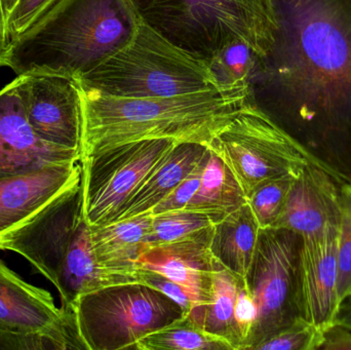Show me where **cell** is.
Instances as JSON below:
<instances>
[{"instance_id": "12", "label": "cell", "mask_w": 351, "mask_h": 350, "mask_svg": "<svg viewBox=\"0 0 351 350\" xmlns=\"http://www.w3.org/2000/svg\"><path fill=\"white\" fill-rule=\"evenodd\" d=\"M0 330L39 334L58 349H86L73 308H58L47 290L23 281L0 260Z\"/></svg>"}, {"instance_id": "7", "label": "cell", "mask_w": 351, "mask_h": 350, "mask_svg": "<svg viewBox=\"0 0 351 350\" xmlns=\"http://www.w3.org/2000/svg\"><path fill=\"white\" fill-rule=\"evenodd\" d=\"M72 308L86 350L133 349L140 339L184 316L174 300L140 283L84 294Z\"/></svg>"}, {"instance_id": "2", "label": "cell", "mask_w": 351, "mask_h": 350, "mask_svg": "<svg viewBox=\"0 0 351 350\" xmlns=\"http://www.w3.org/2000/svg\"><path fill=\"white\" fill-rule=\"evenodd\" d=\"M80 90L82 158L147 139L208 146L247 104V86L165 98H121L88 88Z\"/></svg>"}, {"instance_id": "9", "label": "cell", "mask_w": 351, "mask_h": 350, "mask_svg": "<svg viewBox=\"0 0 351 350\" xmlns=\"http://www.w3.org/2000/svg\"><path fill=\"white\" fill-rule=\"evenodd\" d=\"M208 148L230 168L247 197L264 181L297 175L309 162L290 138L249 104Z\"/></svg>"}, {"instance_id": "29", "label": "cell", "mask_w": 351, "mask_h": 350, "mask_svg": "<svg viewBox=\"0 0 351 350\" xmlns=\"http://www.w3.org/2000/svg\"><path fill=\"white\" fill-rule=\"evenodd\" d=\"M322 336L323 331L311 323L302 321L264 341L255 350H317Z\"/></svg>"}, {"instance_id": "30", "label": "cell", "mask_w": 351, "mask_h": 350, "mask_svg": "<svg viewBox=\"0 0 351 350\" xmlns=\"http://www.w3.org/2000/svg\"><path fill=\"white\" fill-rule=\"evenodd\" d=\"M210 153V150L208 148V152L202 158V162L190 173L189 176L186 177L175 189H173L152 210V215L185 209L186 205H188L190 199L193 197L199 187L202 173H204V168L208 162Z\"/></svg>"}, {"instance_id": "1", "label": "cell", "mask_w": 351, "mask_h": 350, "mask_svg": "<svg viewBox=\"0 0 351 350\" xmlns=\"http://www.w3.org/2000/svg\"><path fill=\"white\" fill-rule=\"evenodd\" d=\"M272 41L254 55L247 104L309 162L351 183V0H271Z\"/></svg>"}, {"instance_id": "5", "label": "cell", "mask_w": 351, "mask_h": 350, "mask_svg": "<svg viewBox=\"0 0 351 350\" xmlns=\"http://www.w3.org/2000/svg\"><path fill=\"white\" fill-rule=\"evenodd\" d=\"M76 80L80 88L121 98H165L218 88L208 63L142 21L127 47Z\"/></svg>"}, {"instance_id": "6", "label": "cell", "mask_w": 351, "mask_h": 350, "mask_svg": "<svg viewBox=\"0 0 351 350\" xmlns=\"http://www.w3.org/2000/svg\"><path fill=\"white\" fill-rule=\"evenodd\" d=\"M301 234L286 228H260L245 285L257 305V320L245 350L307 321L303 289ZM308 322V321H307Z\"/></svg>"}, {"instance_id": "36", "label": "cell", "mask_w": 351, "mask_h": 350, "mask_svg": "<svg viewBox=\"0 0 351 350\" xmlns=\"http://www.w3.org/2000/svg\"><path fill=\"white\" fill-rule=\"evenodd\" d=\"M351 328V295L344 298L338 306L334 322Z\"/></svg>"}, {"instance_id": "3", "label": "cell", "mask_w": 351, "mask_h": 350, "mask_svg": "<svg viewBox=\"0 0 351 350\" xmlns=\"http://www.w3.org/2000/svg\"><path fill=\"white\" fill-rule=\"evenodd\" d=\"M140 23L129 0H59L10 39L6 66L18 76L49 73L77 79L127 47Z\"/></svg>"}, {"instance_id": "16", "label": "cell", "mask_w": 351, "mask_h": 350, "mask_svg": "<svg viewBox=\"0 0 351 350\" xmlns=\"http://www.w3.org/2000/svg\"><path fill=\"white\" fill-rule=\"evenodd\" d=\"M340 184L323 168L307 162L295 177L274 227L286 228L308 238L330 224L340 223Z\"/></svg>"}, {"instance_id": "34", "label": "cell", "mask_w": 351, "mask_h": 350, "mask_svg": "<svg viewBox=\"0 0 351 350\" xmlns=\"http://www.w3.org/2000/svg\"><path fill=\"white\" fill-rule=\"evenodd\" d=\"M58 349L45 336L0 330V350Z\"/></svg>"}, {"instance_id": "15", "label": "cell", "mask_w": 351, "mask_h": 350, "mask_svg": "<svg viewBox=\"0 0 351 350\" xmlns=\"http://www.w3.org/2000/svg\"><path fill=\"white\" fill-rule=\"evenodd\" d=\"M82 162H66L0 179V238L82 180Z\"/></svg>"}, {"instance_id": "32", "label": "cell", "mask_w": 351, "mask_h": 350, "mask_svg": "<svg viewBox=\"0 0 351 350\" xmlns=\"http://www.w3.org/2000/svg\"><path fill=\"white\" fill-rule=\"evenodd\" d=\"M137 271L140 277V284L154 288L174 300L176 303L181 306L184 316H187L193 310L194 303L192 302L191 298L186 293L183 288L180 287L172 279H168L156 271H147V269L137 268Z\"/></svg>"}, {"instance_id": "18", "label": "cell", "mask_w": 351, "mask_h": 350, "mask_svg": "<svg viewBox=\"0 0 351 350\" xmlns=\"http://www.w3.org/2000/svg\"><path fill=\"white\" fill-rule=\"evenodd\" d=\"M140 283L137 269L113 271L101 266L90 242V226L82 220L62 263L55 287L61 296L62 308H72L78 297L110 286Z\"/></svg>"}, {"instance_id": "33", "label": "cell", "mask_w": 351, "mask_h": 350, "mask_svg": "<svg viewBox=\"0 0 351 350\" xmlns=\"http://www.w3.org/2000/svg\"><path fill=\"white\" fill-rule=\"evenodd\" d=\"M257 305L247 290L245 279L241 283L235 302L234 318L241 340V350H245V345L251 336L252 331L257 320Z\"/></svg>"}, {"instance_id": "28", "label": "cell", "mask_w": 351, "mask_h": 350, "mask_svg": "<svg viewBox=\"0 0 351 350\" xmlns=\"http://www.w3.org/2000/svg\"><path fill=\"white\" fill-rule=\"evenodd\" d=\"M340 209L337 294L341 302L351 295V183L340 184Z\"/></svg>"}, {"instance_id": "19", "label": "cell", "mask_w": 351, "mask_h": 350, "mask_svg": "<svg viewBox=\"0 0 351 350\" xmlns=\"http://www.w3.org/2000/svg\"><path fill=\"white\" fill-rule=\"evenodd\" d=\"M208 150V146L204 144L178 142L128 201L117 221L152 211L186 177L189 176Z\"/></svg>"}, {"instance_id": "23", "label": "cell", "mask_w": 351, "mask_h": 350, "mask_svg": "<svg viewBox=\"0 0 351 350\" xmlns=\"http://www.w3.org/2000/svg\"><path fill=\"white\" fill-rule=\"evenodd\" d=\"M243 279L226 268L217 271L213 279L212 301L206 306H195L189 314L206 332L226 341L234 350L241 349L234 308Z\"/></svg>"}, {"instance_id": "25", "label": "cell", "mask_w": 351, "mask_h": 350, "mask_svg": "<svg viewBox=\"0 0 351 350\" xmlns=\"http://www.w3.org/2000/svg\"><path fill=\"white\" fill-rule=\"evenodd\" d=\"M215 223L206 214L178 210L154 215L146 238L148 249L195 238Z\"/></svg>"}, {"instance_id": "24", "label": "cell", "mask_w": 351, "mask_h": 350, "mask_svg": "<svg viewBox=\"0 0 351 350\" xmlns=\"http://www.w3.org/2000/svg\"><path fill=\"white\" fill-rule=\"evenodd\" d=\"M136 350H234L226 341L206 332L187 314L140 339Z\"/></svg>"}, {"instance_id": "37", "label": "cell", "mask_w": 351, "mask_h": 350, "mask_svg": "<svg viewBox=\"0 0 351 350\" xmlns=\"http://www.w3.org/2000/svg\"><path fill=\"white\" fill-rule=\"evenodd\" d=\"M19 0H0V14H1L4 23H5V27L8 18H10Z\"/></svg>"}, {"instance_id": "8", "label": "cell", "mask_w": 351, "mask_h": 350, "mask_svg": "<svg viewBox=\"0 0 351 350\" xmlns=\"http://www.w3.org/2000/svg\"><path fill=\"white\" fill-rule=\"evenodd\" d=\"M178 142L147 139L82 158L84 218L88 225L117 221L125 205Z\"/></svg>"}, {"instance_id": "26", "label": "cell", "mask_w": 351, "mask_h": 350, "mask_svg": "<svg viewBox=\"0 0 351 350\" xmlns=\"http://www.w3.org/2000/svg\"><path fill=\"white\" fill-rule=\"evenodd\" d=\"M253 49L241 40L225 47L208 62L210 73L219 90L247 86L254 64Z\"/></svg>"}, {"instance_id": "39", "label": "cell", "mask_w": 351, "mask_h": 350, "mask_svg": "<svg viewBox=\"0 0 351 350\" xmlns=\"http://www.w3.org/2000/svg\"><path fill=\"white\" fill-rule=\"evenodd\" d=\"M0 34L3 35L4 37L8 39V33H6L5 23H4L1 14H0ZM8 40H10V39H8Z\"/></svg>"}, {"instance_id": "38", "label": "cell", "mask_w": 351, "mask_h": 350, "mask_svg": "<svg viewBox=\"0 0 351 350\" xmlns=\"http://www.w3.org/2000/svg\"><path fill=\"white\" fill-rule=\"evenodd\" d=\"M8 49H10V40L3 35L0 34V67L6 66Z\"/></svg>"}, {"instance_id": "21", "label": "cell", "mask_w": 351, "mask_h": 350, "mask_svg": "<svg viewBox=\"0 0 351 350\" xmlns=\"http://www.w3.org/2000/svg\"><path fill=\"white\" fill-rule=\"evenodd\" d=\"M260 225L245 203L214 225L210 249L227 271L245 279L253 260Z\"/></svg>"}, {"instance_id": "17", "label": "cell", "mask_w": 351, "mask_h": 350, "mask_svg": "<svg viewBox=\"0 0 351 350\" xmlns=\"http://www.w3.org/2000/svg\"><path fill=\"white\" fill-rule=\"evenodd\" d=\"M340 223L304 238L303 289L307 321L323 331L333 324L340 302L337 294Z\"/></svg>"}, {"instance_id": "11", "label": "cell", "mask_w": 351, "mask_h": 350, "mask_svg": "<svg viewBox=\"0 0 351 350\" xmlns=\"http://www.w3.org/2000/svg\"><path fill=\"white\" fill-rule=\"evenodd\" d=\"M27 121L43 141L82 154V90L75 78L29 73L16 78Z\"/></svg>"}, {"instance_id": "27", "label": "cell", "mask_w": 351, "mask_h": 350, "mask_svg": "<svg viewBox=\"0 0 351 350\" xmlns=\"http://www.w3.org/2000/svg\"><path fill=\"white\" fill-rule=\"evenodd\" d=\"M296 175L268 179L258 185L247 197L260 228L274 227L282 215Z\"/></svg>"}, {"instance_id": "20", "label": "cell", "mask_w": 351, "mask_h": 350, "mask_svg": "<svg viewBox=\"0 0 351 350\" xmlns=\"http://www.w3.org/2000/svg\"><path fill=\"white\" fill-rule=\"evenodd\" d=\"M152 218L150 211L106 225H88L93 251L99 264L113 271L137 269L138 259L147 250L146 238Z\"/></svg>"}, {"instance_id": "35", "label": "cell", "mask_w": 351, "mask_h": 350, "mask_svg": "<svg viewBox=\"0 0 351 350\" xmlns=\"http://www.w3.org/2000/svg\"><path fill=\"white\" fill-rule=\"evenodd\" d=\"M317 350H351V328L337 323L330 325L323 330Z\"/></svg>"}, {"instance_id": "31", "label": "cell", "mask_w": 351, "mask_h": 350, "mask_svg": "<svg viewBox=\"0 0 351 350\" xmlns=\"http://www.w3.org/2000/svg\"><path fill=\"white\" fill-rule=\"evenodd\" d=\"M57 1L59 0H19L6 23V33L10 41L28 30Z\"/></svg>"}, {"instance_id": "10", "label": "cell", "mask_w": 351, "mask_h": 350, "mask_svg": "<svg viewBox=\"0 0 351 350\" xmlns=\"http://www.w3.org/2000/svg\"><path fill=\"white\" fill-rule=\"evenodd\" d=\"M82 180L0 238V250L26 258L56 285L62 263L84 220Z\"/></svg>"}, {"instance_id": "4", "label": "cell", "mask_w": 351, "mask_h": 350, "mask_svg": "<svg viewBox=\"0 0 351 350\" xmlns=\"http://www.w3.org/2000/svg\"><path fill=\"white\" fill-rule=\"evenodd\" d=\"M140 20L200 61H212L241 40L256 57L267 51L276 29L271 0H129Z\"/></svg>"}, {"instance_id": "14", "label": "cell", "mask_w": 351, "mask_h": 350, "mask_svg": "<svg viewBox=\"0 0 351 350\" xmlns=\"http://www.w3.org/2000/svg\"><path fill=\"white\" fill-rule=\"evenodd\" d=\"M214 226L195 238L154 247L137 261V268L156 271L183 288L195 306H206L213 297V279L225 268L210 252Z\"/></svg>"}, {"instance_id": "22", "label": "cell", "mask_w": 351, "mask_h": 350, "mask_svg": "<svg viewBox=\"0 0 351 350\" xmlns=\"http://www.w3.org/2000/svg\"><path fill=\"white\" fill-rule=\"evenodd\" d=\"M245 203L247 197L237 177L210 150L199 187L185 210L206 214L216 224Z\"/></svg>"}, {"instance_id": "13", "label": "cell", "mask_w": 351, "mask_h": 350, "mask_svg": "<svg viewBox=\"0 0 351 350\" xmlns=\"http://www.w3.org/2000/svg\"><path fill=\"white\" fill-rule=\"evenodd\" d=\"M77 150L41 140L27 121L16 79L0 90V179L80 162Z\"/></svg>"}]
</instances>
